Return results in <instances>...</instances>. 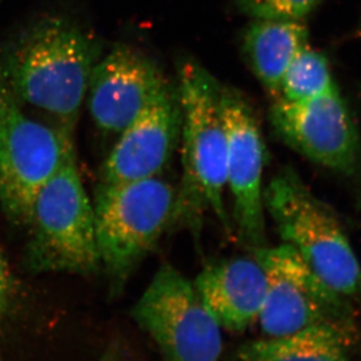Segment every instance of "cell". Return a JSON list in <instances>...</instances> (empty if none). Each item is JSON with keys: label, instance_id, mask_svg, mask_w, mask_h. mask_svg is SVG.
<instances>
[{"label": "cell", "instance_id": "6da1fadb", "mask_svg": "<svg viewBox=\"0 0 361 361\" xmlns=\"http://www.w3.org/2000/svg\"><path fill=\"white\" fill-rule=\"evenodd\" d=\"M104 54L100 39L72 18L32 21L0 49V67L20 104L47 115L74 137L90 74Z\"/></svg>", "mask_w": 361, "mask_h": 361}, {"label": "cell", "instance_id": "7a4b0ae2", "mask_svg": "<svg viewBox=\"0 0 361 361\" xmlns=\"http://www.w3.org/2000/svg\"><path fill=\"white\" fill-rule=\"evenodd\" d=\"M219 82L195 60L180 63L178 90L182 111V176L176 189V226L200 233L205 215L212 214L228 233L233 222L226 212V134L219 108Z\"/></svg>", "mask_w": 361, "mask_h": 361}, {"label": "cell", "instance_id": "3957f363", "mask_svg": "<svg viewBox=\"0 0 361 361\" xmlns=\"http://www.w3.org/2000/svg\"><path fill=\"white\" fill-rule=\"evenodd\" d=\"M176 188L162 176L102 183L94 198L100 268L111 295L123 290L164 233L176 226Z\"/></svg>", "mask_w": 361, "mask_h": 361}, {"label": "cell", "instance_id": "277c9868", "mask_svg": "<svg viewBox=\"0 0 361 361\" xmlns=\"http://www.w3.org/2000/svg\"><path fill=\"white\" fill-rule=\"evenodd\" d=\"M264 207L279 236L327 285L345 297L361 293V264L337 216L291 167L264 188Z\"/></svg>", "mask_w": 361, "mask_h": 361}, {"label": "cell", "instance_id": "5b68a950", "mask_svg": "<svg viewBox=\"0 0 361 361\" xmlns=\"http://www.w3.org/2000/svg\"><path fill=\"white\" fill-rule=\"evenodd\" d=\"M27 258L42 272L90 274L100 270L93 202L77 153L42 184L28 215Z\"/></svg>", "mask_w": 361, "mask_h": 361}, {"label": "cell", "instance_id": "8992f818", "mask_svg": "<svg viewBox=\"0 0 361 361\" xmlns=\"http://www.w3.org/2000/svg\"><path fill=\"white\" fill-rule=\"evenodd\" d=\"M251 251L267 278L258 318L267 337L331 326L355 339V312L348 297L327 285L291 245H265Z\"/></svg>", "mask_w": 361, "mask_h": 361}, {"label": "cell", "instance_id": "52a82bcc", "mask_svg": "<svg viewBox=\"0 0 361 361\" xmlns=\"http://www.w3.org/2000/svg\"><path fill=\"white\" fill-rule=\"evenodd\" d=\"M74 153V137L23 111L0 67V204L5 215L25 226L39 189Z\"/></svg>", "mask_w": 361, "mask_h": 361}, {"label": "cell", "instance_id": "ba28073f", "mask_svg": "<svg viewBox=\"0 0 361 361\" xmlns=\"http://www.w3.org/2000/svg\"><path fill=\"white\" fill-rule=\"evenodd\" d=\"M132 314L164 361H221L222 327L173 265H161Z\"/></svg>", "mask_w": 361, "mask_h": 361}, {"label": "cell", "instance_id": "9c48e42d", "mask_svg": "<svg viewBox=\"0 0 361 361\" xmlns=\"http://www.w3.org/2000/svg\"><path fill=\"white\" fill-rule=\"evenodd\" d=\"M269 118L285 145L361 185L360 135L338 86L302 102L274 100Z\"/></svg>", "mask_w": 361, "mask_h": 361}, {"label": "cell", "instance_id": "30bf717a", "mask_svg": "<svg viewBox=\"0 0 361 361\" xmlns=\"http://www.w3.org/2000/svg\"><path fill=\"white\" fill-rule=\"evenodd\" d=\"M219 108L226 134V188L233 228L247 247L268 245L265 226V145L254 107L240 90L221 84Z\"/></svg>", "mask_w": 361, "mask_h": 361}, {"label": "cell", "instance_id": "8fae6325", "mask_svg": "<svg viewBox=\"0 0 361 361\" xmlns=\"http://www.w3.org/2000/svg\"><path fill=\"white\" fill-rule=\"evenodd\" d=\"M171 86L152 56L120 44L104 53L94 66L85 104L101 132L120 135Z\"/></svg>", "mask_w": 361, "mask_h": 361}, {"label": "cell", "instance_id": "7c38bea8", "mask_svg": "<svg viewBox=\"0 0 361 361\" xmlns=\"http://www.w3.org/2000/svg\"><path fill=\"white\" fill-rule=\"evenodd\" d=\"M182 111L171 85L122 130L104 167L102 183H122L162 176L180 146Z\"/></svg>", "mask_w": 361, "mask_h": 361}, {"label": "cell", "instance_id": "4fadbf2b", "mask_svg": "<svg viewBox=\"0 0 361 361\" xmlns=\"http://www.w3.org/2000/svg\"><path fill=\"white\" fill-rule=\"evenodd\" d=\"M192 285L203 306L224 330L243 332L258 322L267 278L255 258H229L205 265Z\"/></svg>", "mask_w": 361, "mask_h": 361}, {"label": "cell", "instance_id": "5bb4252c", "mask_svg": "<svg viewBox=\"0 0 361 361\" xmlns=\"http://www.w3.org/2000/svg\"><path fill=\"white\" fill-rule=\"evenodd\" d=\"M307 45L309 30L298 20L254 19L242 35L244 56L274 100L279 99L281 81L292 60Z\"/></svg>", "mask_w": 361, "mask_h": 361}, {"label": "cell", "instance_id": "9a60e30c", "mask_svg": "<svg viewBox=\"0 0 361 361\" xmlns=\"http://www.w3.org/2000/svg\"><path fill=\"white\" fill-rule=\"evenodd\" d=\"M355 338L331 326H313L281 337L247 341L237 361H348Z\"/></svg>", "mask_w": 361, "mask_h": 361}, {"label": "cell", "instance_id": "2e32d148", "mask_svg": "<svg viewBox=\"0 0 361 361\" xmlns=\"http://www.w3.org/2000/svg\"><path fill=\"white\" fill-rule=\"evenodd\" d=\"M337 86L326 56L309 45L293 58L281 81L277 100L302 102L326 93Z\"/></svg>", "mask_w": 361, "mask_h": 361}, {"label": "cell", "instance_id": "e0dca14e", "mask_svg": "<svg viewBox=\"0 0 361 361\" xmlns=\"http://www.w3.org/2000/svg\"><path fill=\"white\" fill-rule=\"evenodd\" d=\"M323 0H235L240 12L252 19L302 21Z\"/></svg>", "mask_w": 361, "mask_h": 361}, {"label": "cell", "instance_id": "ac0fdd59", "mask_svg": "<svg viewBox=\"0 0 361 361\" xmlns=\"http://www.w3.org/2000/svg\"><path fill=\"white\" fill-rule=\"evenodd\" d=\"M11 292H12V277L3 250L0 247V317L10 302Z\"/></svg>", "mask_w": 361, "mask_h": 361}, {"label": "cell", "instance_id": "d6986e66", "mask_svg": "<svg viewBox=\"0 0 361 361\" xmlns=\"http://www.w3.org/2000/svg\"><path fill=\"white\" fill-rule=\"evenodd\" d=\"M360 31H361V26H360Z\"/></svg>", "mask_w": 361, "mask_h": 361}]
</instances>
